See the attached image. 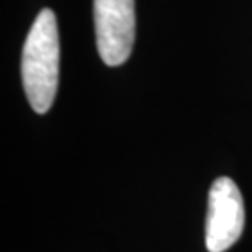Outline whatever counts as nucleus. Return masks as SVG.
Masks as SVG:
<instances>
[{
	"label": "nucleus",
	"instance_id": "obj_1",
	"mask_svg": "<svg viewBox=\"0 0 252 252\" xmlns=\"http://www.w3.org/2000/svg\"><path fill=\"white\" fill-rule=\"evenodd\" d=\"M22 77L32 108L39 115L49 112L59 84V32L53 10H41L30 28L23 44Z\"/></svg>",
	"mask_w": 252,
	"mask_h": 252
},
{
	"label": "nucleus",
	"instance_id": "obj_2",
	"mask_svg": "<svg viewBox=\"0 0 252 252\" xmlns=\"http://www.w3.org/2000/svg\"><path fill=\"white\" fill-rule=\"evenodd\" d=\"M97 49L107 65H122L133 51L136 36L134 0H94Z\"/></svg>",
	"mask_w": 252,
	"mask_h": 252
},
{
	"label": "nucleus",
	"instance_id": "obj_3",
	"mask_svg": "<svg viewBox=\"0 0 252 252\" xmlns=\"http://www.w3.org/2000/svg\"><path fill=\"white\" fill-rule=\"evenodd\" d=\"M244 200L233 179H216L208 193L206 211V249L224 252L233 246L244 229Z\"/></svg>",
	"mask_w": 252,
	"mask_h": 252
}]
</instances>
